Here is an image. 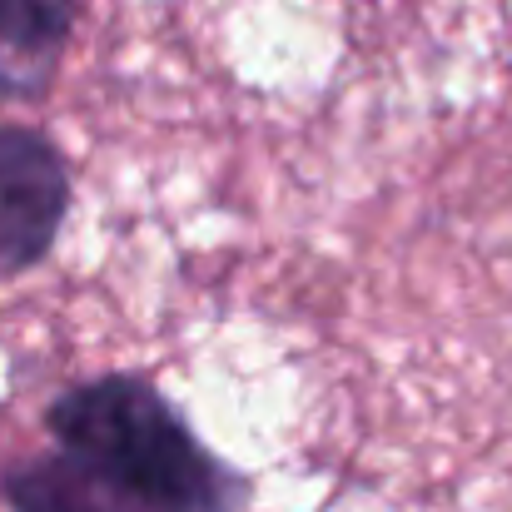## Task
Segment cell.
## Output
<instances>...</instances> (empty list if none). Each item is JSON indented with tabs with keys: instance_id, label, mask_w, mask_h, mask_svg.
I'll return each mask as SVG.
<instances>
[{
	"instance_id": "6da1fadb",
	"label": "cell",
	"mask_w": 512,
	"mask_h": 512,
	"mask_svg": "<svg viewBox=\"0 0 512 512\" xmlns=\"http://www.w3.org/2000/svg\"><path fill=\"white\" fill-rule=\"evenodd\" d=\"M45 428L130 512H249V478L229 468L140 373H100L65 388Z\"/></svg>"
},
{
	"instance_id": "7a4b0ae2",
	"label": "cell",
	"mask_w": 512,
	"mask_h": 512,
	"mask_svg": "<svg viewBox=\"0 0 512 512\" xmlns=\"http://www.w3.org/2000/svg\"><path fill=\"white\" fill-rule=\"evenodd\" d=\"M70 214L65 155L25 125H0V279L35 269Z\"/></svg>"
},
{
	"instance_id": "3957f363",
	"label": "cell",
	"mask_w": 512,
	"mask_h": 512,
	"mask_svg": "<svg viewBox=\"0 0 512 512\" xmlns=\"http://www.w3.org/2000/svg\"><path fill=\"white\" fill-rule=\"evenodd\" d=\"M80 0H0V100H40L75 35Z\"/></svg>"
},
{
	"instance_id": "277c9868",
	"label": "cell",
	"mask_w": 512,
	"mask_h": 512,
	"mask_svg": "<svg viewBox=\"0 0 512 512\" xmlns=\"http://www.w3.org/2000/svg\"><path fill=\"white\" fill-rule=\"evenodd\" d=\"M0 498L10 512H130L90 468H80L60 448L15 463L0 478Z\"/></svg>"
}]
</instances>
